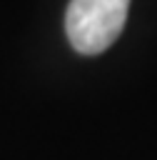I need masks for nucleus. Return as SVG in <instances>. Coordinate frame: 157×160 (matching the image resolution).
Returning a JSON list of instances; mask_svg holds the SVG:
<instances>
[{
	"label": "nucleus",
	"instance_id": "f257e3e1",
	"mask_svg": "<svg viewBox=\"0 0 157 160\" xmlns=\"http://www.w3.org/2000/svg\"><path fill=\"white\" fill-rule=\"evenodd\" d=\"M130 0H70L65 30L70 45L82 55L107 50L125 28Z\"/></svg>",
	"mask_w": 157,
	"mask_h": 160
}]
</instances>
